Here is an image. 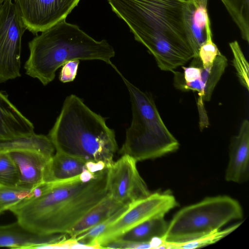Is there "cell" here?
I'll return each mask as SVG.
<instances>
[{
    "label": "cell",
    "instance_id": "obj_1",
    "mask_svg": "<svg viewBox=\"0 0 249 249\" xmlns=\"http://www.w3.org/2000/svg\"><path fill=\"white\" fill-rule=\"evenodd\" d=\"M107 1L161 70L172 72L194 57L186 20L188 0Z\"/></svg>",
    "mask_w": 249,
    "mask_h": 249
},
{
    "label": "cell",
    "instance_id": "obj_2",
    "mask_svg": "<svg viewBox=\"0 0 249 249\" xmlns=\"http://www.w3.org/2000/svg\"><path fill=\"white\" fill-rule=\"evenodd\" d=\"M107 168L89 181L80 176L67 181L44 183L37 196L21 201L9 210L27 229L41 234H68L91 209L108 196Z\"/></svg>",
    "mask_w": 249,
    "mask_h": 249
},
{
    "label": "cell",
    "instance_id": "obj_3",
    "mask_svg": "<svg viewBox=\"0 0 249 249\" xmlns=\"http://www.w3.org/2000/svg\"><path fill=\"white\" fill-rule=\"evenodd\" d=\"M48 137L56 152L108 168L118 150L114 130L74 94L67 96Z\"/></svg>",
    "mask_w": 249,
    "mask_h": 249
},
{
    "label": "cell",
    "instance_id": "obj_4",
    "mask_svg": "<svg viewBox=\"0 0 249 249\" xmlns=\"http://www.w3.org/2000/svg\"><path fill=\"white\" fill-rule=\"evenodd\" d=\"M26 74L44 86L52 82L56 71L74 60H101L112 66L115 53L107 40L93 39L78 26L61 20L36 35L28 43Z\"/></svg>",
    "mask_w": 249,
    "mask_h": 249
},
{
    "label": "cell",
    "instance_id": "obj_5",
    "mask_svg": "<svg viewBox=\"0 0 249 249\" xmlns=\"http://www.w3.org/2000/svg\"><path fill=\"white\" fill-rule=\"evenodd\" d=\"M128 90L132 118L120 149L137 161L154 159L177 151L179 143L164 124L152 96L129 81L115 66Z\"/></svg>",
    "mask_w": 249,
    "mask_h": 249
},
{
    "label": "cell",
    "instance_id": "obj_6",
    "mask_svg": "<svg viewBox=\"0 0 249 249\" xmlns=\"http://www.w3.org/2000/svg\"><path fill=\"white\" fill-rule=\"evenodd\" d=\"M240 203L228 196L207 197L178 211L168 224L162 244H183L219 230L243 217Z\"/></svg>",
    "mask_w": 249,
    "mask_h": 249
},
{
    "label": "cell",
    "instance_id": "obj_7",
    "mask_svg": "<svg viewBox=\"0 0 249 249\" xmlns=\"http://www.w3.org/2000/svg\"><path fill=\"white\" fill-rule=\"evenodd\" d=\"M178 205L174 196L154 193L129 204L126 210L94 241L97 249L103 247L136 226L151 219L164 217Z\"/></svg>",
    "mask_w": 249,
    "mask_h": 249
},
{
    "label": "cell",
    "instance_id": "obj_8",
    "mask_svg": "<svg viewBox=\"0 0 249 249\" xmlns=\"http://www.w3.org/2000/svg\"><path fill=\"white\" fill-rule=\"evenodd\" d=\"M27 30L12 0L0 6V83L21 76L22 36Z\"/></svg>",
    "mask_w": 249,
    "mask_h": 249
},
{
    "label": "cell",
    "instance_id": "obj_9",
    "mask_svg": "<svg viewBox=\"0 0 249 249\" xmlns=\"http://www.w3.org/2000/svg\"><path fill=\"white\" fill-rule=\"evenodd\" d=\"M227 65V59L221 53L212 66L205 68L198 56L194 57L188 66L182 67V72L175 70L172 71L174 74V86L182 91L197 92L198 105L202 109L203 102L211 100L213 90Z\"/></svg>",
    "mask_w": 249,
    "mask_h": 249
},
{
    "label": "cell",
    "instance_id": "obj_10",
    "mask_svg": "<svg viewBox=\"0 0 249 249\" xmlns=\"http://www.w3.org/2000/svg\"><path fill=\"white\" fill-rule=\"evenodd\" d=\"M137 162L130 156L122 155L107 168L108 195L123 204L129 205L151 194L139 173Z\"/></svg>",
    "mask_w": 249,
    "mask_h": 249
},
{
    "label": "cell",
    "instance_id": "obj_11",
    "mask_svg": "<svg viewBox=\"0 0 249 249\" xmlns=\"http://www.w3.org/2000/svg\"><path fill=\"white\" fill-rule=\"evenodd\" d=\"M27 30L37 35L66 19L80 0H12Z\"/></svg>",
    "mask_w": 249,
    "mask_h": 249
},
{
    "label": "cell",
    "instance_id": "obj_12",
    "mask_svg": "<svg viewBox=\"0 0 249 249\" xmlns=\"http://www.w3.org/2000/svg\"><path fill=\"white\" fill-rule=\"evenodd\" d=\"M7 151L18 171V186L34 189L44 183L46 167L51 157L31 148Z\"/></svg>",
    "mask_w": 249,
    "mask_h": 249
},
{
    "label": "cell",
    "instance_id": "obj_13",
    "mask_svg": "<svg viewBox=\"0 0 249 249\" xmlns=\"http://www.w3.org/2000/svg\"><path fill=\"white\" fill-rule=\"evenodd\" d=\"M249 178V122L245 119L238 134L231 140L229 160L225 173L227 181L242 183Z\"/></svg>",
    "mask_w": 249,
    "mask_h": 249
},
{
    "label": "cell",
    "instance_id": "obj_14",
    "mask_svg": "<svg viewBox=\"0 0 249 249\" xmlns=\"http://www.w3.org/2000/svg\"><path fill=\"white\" fill-rule=\"evenodd\" d=\"M67 237L65 234H38L27 229L17 221L0 226V247L39 249L42 246L65 241Z\"/></svg>",
    "mask_w": 249,
    "mask_h": 249
},
{
    "label": "cell",
    "instance_id": "obj_15",
    "mask_svg": "<svg viewBox=\"0 0 249 249\" xmlns=\"http://www.w3.org/2000/svg\"><path fill=\"white\" fill-rule=\"evenodd\" d=\"M34 128L33 123L0 91V148L3 142L34 135Z\"/></svg>",
    "mask_w": 249,
    "mask_h": 249
},
{
    "label": "cell",
    "instance_id": "obj_16",
    "mask_svg": "<svg viewBox=\"0 0 249 249\" xmlns=\"http://www.w3.org/2000/svg\"><path fill=\"white\" fill-rule=\"evenodd\" d=\"M188 0L186 24L194 57H197L200 47L206 42L208 36L212 35L210 21L207 7L196 6L192 0Z\"/></svg>",
    "mask_w": 249,
    "mask_h": 249
},
{
    "label": "cell",
    "instance_id": "obj_17",
    "mask_svg": "<svg viewBox=\"0 0 249 249\" xmlns=\"http://www.w3.org/2000/svg\"><path fill=\"white\" fill-rule=\"evenodd\" d=\"M86 162L76 158L56 152L46 167L44 183L62 182L79 177L87 170Z\"/></svg>",
    "mask_w": 249,
    "mask_h": 249
},
{
    "label": "cell",
    "instance_id": "obj_18",
    "mask_svg": "<svg viewBox=\"0 0 249 249\" xmlns=\"http://www.w3.org/2000/svg\"><path fill=\"white\" fill-rule=\"evenodd\" d=\"M125 205L107 196L72 227L68 234L69 238L74 239L80 233L107 220Z\"/></svg>",
    "mask_w": 249,
    "mask_h": 249
},
{
    "label": "cell",
    "instance_id": "obj_19",
    "mask_svg": "<svg viewBox=\"0 0 249 249\" xmlns=\"http://www.w3.org/2000/svg\"><path fill=\"white\" fill-rule=\"evenodd\" d=\"M168 224L164 217L151 219L133 228L116 239L151 243L155 238L161 240L166 232Z\"/></svg>",
    "mask_w": 249,
    "mask_h": 249
},
{
    "label": "cell",
    "instance_id": "obj_20",
    "mask_svg": "<svg viewBox=\"0 0 249 249\" xmlns=\"http://www.w3.org/2000/svg\"><path fill=\"white\" fill-rule=\"evenodd\" d=\"M239 28L242 38L249 42V0H221Z\"/></svg>",
    "mask_w": 249,
    "mask_h": 249
},
{
    "label": "cell",
    "instance_id": "obj_21",
    "mask_svg": "<svg viewBox=\"0 0 249 249\" xmlns=\"http://www.w3.org/2000/svg\"><path fill=\"white\" fill-rule=\"evenodd\" d=\"M35 189L0 185V211L9 210L21 201L35 197Z\"/></svg>",
    "mask_w": 249,
    "mask_h": 249
},
{
    "label": "cell",
    "instance_id": "obj_22",
    "mask_svg": "<svg viewBox=\"0 0 249 249\" xmlns=\"http://www.w3.org/2000/svg\"><path fill=\"white\" fill-rule=\"evenodd\" d=\"M240 224L241 223H239L225 230L222 231L219 230L213 231L189 242L178 244H163L161 245V246H162L161 248L164 249H189L203 247L213 244L225 237L235 230Z\"/></svg>",
    "mask_w": 249,
    "mask_h": 249
},
{
    "label": "cell",
    "instance_id": "obj_23",
    "mask_svg": "<svg viewBox=\"0 0 249 249\" xmlns=\"http://www.w3.org/2000/svg\"><path fill=\"white\" fill-rule=\"evenodd\" d=\"M18 168L7 150H0V185L16 186L19 182Z\"/></svg>",
    "mask_w": 249,
    "mask_h": 249
},
{
    "label": "cell",
    "instance_id": "obj_24",
    "mask_svg": "<svg viewBox=\"0 0 249 249\" xmlns=\"http://www.w3.org/2000/svg\"><path fill=\"white\" fill-rule=\"evenodd\" d=\"M128 205L124 206L107 220L80 233L74 239L80 244L91 246L93 249H97L93 245L94 240L126 210Z\"/></svg>",
    "mask_w": 249,
    "mask_h": 249
},
{
    "label": "cell",
    "instance_id": "obj_25",
    "mask_svg": "<svg viewBox=\"0 0 249 249\" xmlns=\"http://www.w3.org/2000/svg\"><path fill=\"white\" fill-rule=\"evenodd\" d=\"M229 45L233 54V64L237 76L242 85L249 90V63L237 41L231 42Z\"/></svg>",
    "mask_w": 249,
    "mask_h": 249
},
{
    "label": "cell",
    "instance_id": "obj_26",
    "mask_svg": "<svg viewBox=\"0 0 249 249\" xmlns=\"http://www.w3.org/2000/svg\"><path fill=\"white\" fill-rule=\"evenodd\" d=\"M220 53L216 45L212 40V34L210 35L206 42L200 47L198 56L203 67L213 65L217 55Z\"/></svg>",
    "mask_w": 249,
    "mask_h": 249
},
{
    "label": "cell",
    "instance_id": "obj_27",
    "mask_svg": "<svg viewBox=\"0 0 249 249\" xmlns=\"http://www.w3.org/2000/svg\"><path fill=\"white\" fill-rule=\"evenodd\" d=\"M80 60H74L66 62L62 66L59 76L62 83L73 81L77 75Z\"/></svg>",
    "mask_w": 249,
    "mask_h": 249
},
{
    "label": "cell",
    "instance_id": "obj_28",
    "mask_svg": "<svg viewBox=\"0 0 249 249\" xmlns=\"http://www.w3.org/2000/svg\"><path fill=\"white\" fill-rule=\"evenodd\" d=\"M105 249H150L153 248L150 243H135L115 239L105 244Z\"/></svg>",
    "mask_w": 249,
    "mask_h": 249
},
{
    "label": "cell",
    "instance_id": "obj_29",
    "mask_svg": "<svg viewBox=\"0 0 249 249\" xmlns=\"http://www.w3.org/2000/svg\"><path fill=\"white\" fill-rule=\"evenodd\" d=\"M5 0H0V6L4 2Z\"/></svg>",
    "mask_w": 249,
    "mask_h": 249
},
{
    "label": "cell",
    "instance_id": "obj_30",
    "mask_svg": "<svg viewBox=\"0 0 249 249\" xmlns=\"http://www.w3.org/2000/svg\"><path fill=\"white\" fill-rule=\"evenodd\" d=\"M2 213V212L1 211H0V214Z\"/></svg>",
    "mask_w": 249,
    "mask_h": 249
}]
</instances>
